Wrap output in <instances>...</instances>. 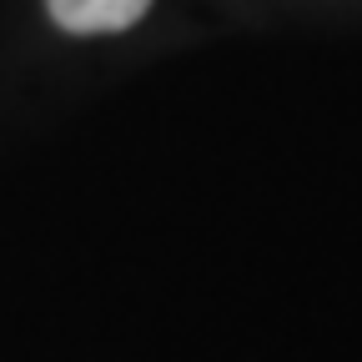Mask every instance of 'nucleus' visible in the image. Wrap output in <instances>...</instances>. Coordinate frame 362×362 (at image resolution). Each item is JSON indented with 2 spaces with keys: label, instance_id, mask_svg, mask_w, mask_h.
I'll list each match as a JSON object with an SVG mask.
<instances>
[{
  "label": "nucleus",
  "instance_id": "1",
  "mask_svg": "<svg viewBox=\"0 0 362 362\" xmlns=\"http://www.w3.org/2000/svg\"><path fill=\"white\" fill-rule=\"evenodd\" d=\"M151 0H45L51 21L71 35H111L146 16Z\"/></svg>",
  "mask_w": 362,
  "mask_h": 362
}]
</instances>
